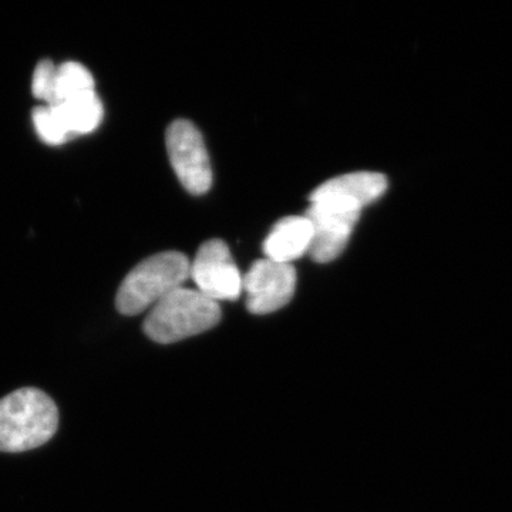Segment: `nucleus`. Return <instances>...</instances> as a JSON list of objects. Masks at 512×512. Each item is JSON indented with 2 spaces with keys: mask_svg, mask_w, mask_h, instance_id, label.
<instances>
[{
  "mask_svg": "<svg viewBox=\"0 0 512 512\" xmlns=\"http://www.w3.org/2000/svg\"><path fill=\"white\" fill-rule=\"evenodd\" d=\"M59 427L56 403L42 390L25 387L0 399V451L22 453L53 439Z\"/></svg>",
  "mask_w": 512,
  "mask_h": 512,
  "instance_id": "nucleus-1",
  "label": "nucleus"
},
{
  "mask_svg": "<svg viewBox=\"0 0 512 512\" xmlns=\"http://www.w3.org/2000/svg\"><path fill=\"white\" fill-rule=\"evenodd\" d=\"M221 308L197 289L181 286L151 309L144 320V333L161 345L200 335L217 326Z\"/></svg>",
  "mask_w": 512,
  "mask_h": 512,
  "instance_id": "nucleus-2",
  "label": "nucleus"
},
{
  "mask_svg": "<svg viewBox=\"0 0 512 512\" xmlns=\"http://www.w3.org/2000/svg\"><path fill=\"white\" fill-rule=\"evenodd\" d=\"M187 256L177 251L161 252L140 262L121 282L116 308L121 315L136 316L156 306L190 278Z\"/></svg>",
  "mask_w": 512,
  "mask_h": 512,
  "instance_id": "nucleus-3",
  "label": "nucleus"
},
{
  "mask_svg": "<svg viewBox=\"0 0 512 512\" xmlns=\"http://www.w3.org/2000/svg\"><path fill=\"white\" fill-rule=\"evenodd\" d=\"M168 157L181 185L194 195L210 191L212 168L200 130L187 120H175L167 130Z\"/></svg>",
  "mask_w": 512,
  "mask_h": 512,
  "instance_id": "nucleus-4",
  "label": "nucleus"
},
{
  "mask_svg": "<svg viewBox=\"0 0 512 512\" xmlns=\"http://www.w3.org/2000/svg\"><path fill=\"white\" fill-rule=\"evenodd\" d=\"M190 276L197 291L217 303L237 301L244 291V276L228 245L221 239H211L201 245L191 262Z\"/></svg>",
  "mask_w": 512,
  "mask_h": 512,
  "instance_id": "nucleus-5",
  "label": "nucleus"
},
{
  "mask_svg": "<svg viewBox=\"0 0 512 512\" xmlns=\"http://www.w3.org/2000/svg\"><path fill=\"white\" fill-rule=\"evenodd\" d=\"M296 281L292 264L268 258L255 261L244 276L248 311L252 315H268L285 308L295 295Z\"/></svg>",
  "mask_w": 512,
  "mask_h": 512,
  "instance_id": "nucleus-6",
  "label": "nucleus"
},
{
  "mask_svg": "<svg viewBox=\"0 0 512 512\" xmlns=\"http://www.w3.org/2000/svg\"><path fill=\"white\" fill-rule=\"evenodd\" d=\"M362 212L342 210L325 202H311L306 217L312 222L313 237L309 255L319 264L335 261L349 244Z\"/></svg>",
  "mask_w": 512,
  "mask_h": 512,
  "instance_id": "nucleus-7",
  "label": "nucleus"
},
{
  "mask_svg": "<svg viewBox=\"0 0 512 512\" xmlns=\"http://www.w3.org/2000/svg\"><path fill=\"white\" fill-rule=\"evenodd\" d=\"M389 187L386 175L357 171L339 175L312 192L309 201L325 202L342 210L362 212L366 205L379 200Z\"/></svg>",
  "mask_w": 512,
  "mask_h": 512,
  "instance_id": "nucleus-8",
  "label": "nucleus"
},
{
  "mask_svg": "<svg viewBox=\"0 0 512 512\" xmlns=\"http://www.w3.org/2000/svg\"><path fill=\"white\" fill-rule=\"evenodd\" d=\"M313 237L312 222L306 215H292L276 222L265 238V258L292 264L309 254Z\"/></svg>",
  "mask_w": 512,
  "mask_h": 512,
  "instance_id": "nucleus-9",
  "label": "nucleus"
},
{
  "mask_svg": "<svg viewBox=\"0 0 512 512\" xmlns=\"http://www.w3.org/2000/svg\"><path fill=\"white\" fill-rule=\"evenodd\" d=\"M53 106L59 109L72 136L93 133L103 121V103L97 93L87 94L66 103L53 104Z\"/></svg>",
  "mask_w": 512,
  "mask_h": 512,
  "instance_id": "nucleus-10",
  "label": "nucleus"
},
{
  "mask_svg": "<svg viewBox=\"0 0 512 512\" xmlns=\"http://www.w3.org/2000/svg\"><path fill=\"white\" fill-rule=\"evenodd\" d=\"M92 93H96L93 74L83 64L67 62L57 66L52 104L66 103Z\"/></svg>",
  "mask_w": 512,
  "mask_h": 512,
  "instance_id": "nucleus-11",
  "label": "nucleus"
},
{
  "mask_svg": "<svg viewBox=\"0 0 512 512\" xmlns=\"http://www.w3.org/2000/svg\"><path fill=\"white\" fill-rule=\"evenodd\" d=\"M33 124L37 136L49 146H62L73 137L59 109L53 104L36 107L33 110Z\"/></svg>",
  "mask_w": 512,
  "mask_h": 512,
  "instance_id": "nucleus-12",
  "label": "nucleus"
},
{
  "mask_svg": "<svg viewBox=\"0 0 512 512\" xmlns=\"http://www.w3.org/2000/svg\"><path fill=\"white\" fill-rule=\"evenodd\" d=\"M56 64L50 60H42L37 64L32 79V93L37 100L52 104L55 97Z\"/></svg>",
  "mask_w": 512,
  "mask_h": 512,
  "instance_id": "nucleus-13",
  "label": "nucleus"
}]
</instances>
